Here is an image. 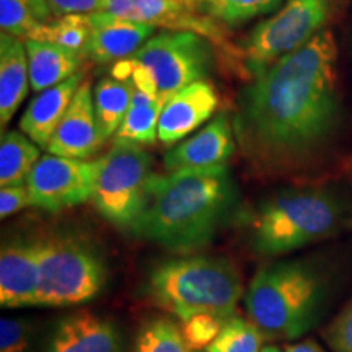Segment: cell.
<instances>
[{
	"label": "cell",
	"instance_id": "cell-1",
	"mask_svg": "<svg viewBox=\"0 0 352 352\" xmlns=\"http://www.w3.org/2000/svg\"><path fill=\"white\" fill-rule=\"evenodd\" d=\"M336 59V39L323 30L252 77L232 121L236 144L254 170L297 168L333 138L341 120Z\"/></svg>",
	"mask_w": 352,
	"mask_h": 352
},
{
	"label": "cell",
	"instance_id": "cell-2",
	"mask_svg": "<svg viewBox=\"0 0 352 352\" xmlns=\"http://www.w3.org/2000/svg\"><path fill=\"white\" fill-rule=\"evenodd\" d=\"M239 201L227 165L155 175L132 235L189 254L212 243Z\"/></svg>",
	"mask_w": 352,
	"mask_h": 352
},
{
	"label": "cell",
	"instance_id": "cell-3",
	"mask_svg": "<svg viewBox=\"0 0 352 352\" xmlns=\"http://www.w3.org/2000/svg\"><path fill=\"white\" fill-rule=\"evenodd\" d=\"M144 289L153 305L182 321L201 314L232 318L243 294L236 267L206 254L166 259L151 271Z\"/></svg>",
	"mask_w": 352,
	"mask_h": 352
},
{
	"label": "cell",
	"instance_id": "cell-4",
	"mask_svg": "<svg viewBox=\"0 0 352 352\" xmlns=\"http://www.w3.org/2000/svg\"><path fill=\"white\" fill-rule=\"evenodd\" d=\"M324 289L318 272L297 261L267 264L245 294L248 320L267 340H297L320 318Z\"/></svg>",
	"mask_w": 352,
	"mask_h": 352
},
{
	"label": "cell",
	"instance_id": "cell-5",
	"mask_svg": "<svg viewBox=\"0 0 352 352\" xmlns=\"http://www.w3.org/2000/svg\"><path fill=\"white\" fill-rule=\"evenodd\" d=\"M344 217L342 202L327 189H290L271 196L253 219L252 248L280 256L331 236Z\"/></svg>",
	"mask_w": 352,
	"mask_h": 352
},
{
	"label": "cell",
	"instance_id": "cell-6",
	"mask_svg": "<svg viewBox=\"0 0 352 352\" xmlns=\"http://www.w3.org/2000/svg\"><path fill=\"white\" fill-rule=\"evenodd\" d=\"M38 250V307H76L103 290L107 264L85 239L72 233H50L39 236Z\"/></svg>",
	"mask_w": 352,
	"mask_h": 352
},
{
	"label": "cell",
	"instance_id": "cell-7",
	"mask_svg": "<svg viewBox=\"0 0 352 352\" xmlns=\"http://www.w3.org/2000/svg\"><path fill=\"white\" fill-rule=\"evenodd\" d=\"M101 160L94 195L95 209L120 230L132 232L147 208L155 173L152 157L142 145L114 140Z\"/></svg>",
	"mask_w": 352,
	"mask_h": 352
},
{
	"label": "cell",
	"instance_id": "cell-8",
	"mask_svg": "<svg viewBox=\"0 0 352 352\" xmlns=\"http://www.w3.org/2000/svg\"><path fill=\"white\" fill-rule=\"evenodd\" d=\"M329 10V0H287L279 12L259 21L239 46L246 74L256 76L305 46L323 32Z\"/></svg>",
	"mask_w": 352,
	"mask_h": 352
},
{
	"label": "cell",
	"instance_id": "cell-9",
	"mask_svg": "<svg viewBox=\"0 0 352 352\" xmlns=\"http://www.w3.org/2000/svg\"><path fill=\"white\" fill-rule=\"evenodd\" d=\"M127 60L147 72L157 95L166 101L182 88L209 77L215 47L201 34L164 30Z\"/></svg>",
	"mask_w": 352,
	"mask_h": 352
},
{
	"label": "cell",
	"instance_id": "cell-10",
	"mask_svg": "<svg viewBox=\"0 0 352 352\" xmlns=\"http://www.w3.org/2000/svg\"><path fill=\"white\" fill-rule=\"evenodd\" d=\"M101 12L168 32L201 34L214 44L219 56L230 69H239L241 74H246L240 47L230 41L226 25L204 15L186 0H108Z\"/></svg>",
	"mask_w": 352,
	"mask_h": 352
},
{
	"label": "cell",
	"instance_id": "cell-11",
	"mask_svg": "<svg viewBox=\"0 0 352 352\" xmlns=\"http://www.w3.org/2000/svg\"><path fill=\"white\" fill-rule=\"evenodd\" d=\"M100 166L101 160L43 155L26 179L34 208L59 212L91 201Z\"/></svg>",
	"mask_w": 352,
	"mask_h": 352
},
{
	"label": "cell",
	"instance_id": "cell-12",
	"mask_svg": "<svg viewBox=\"0 0 352 352\" xmlns=\"http://www.w3.org/2000/svg\"><path fill=\"white\" fill-rule=\"evenodd\" d=\"M38 239H12L0 250V305L3 308L38 307Z\"/></svg>",
	"mask_w": 352,
	"mask_h": 352
},
{
	"label": "cell",
	"instance_id": "cell-13",
	"mask_svg": "<svg viewBox=\"0 0 352 352\" xmlns=\"http://www.w3.org/2000/svg\"><path fill=\"white\" fill-rule=\"evenodd\" d=\"M236 148L233 121L227 113H220L204 129L182 140L164 157L166 171L206 170L227 165Z\"/></svg>",
	"mask_w": 352,
	"mask_h": 352
},
{
	"label": "cell",
	"instance_id": "cell-14",
	"mask_svg": "<svg viewBox=\"0 0 352 352\" xmlns=\"http://www.w3.org/2000/svg\"><path fill=\"white\" fill-rule=\"evenodd\" d=\"M104 142L107 140L101 135L96 122L94 88L90 82L83 80L52 134L46 151L52 155L87 160L94 157Z\"/></svg>",
	"mask_w": 352,
	"mask_h": 352
},
{
	"label": "cell",
	"instance_id": "cell-15",
	"mask_svg": "<svg viewBox=\"0 0 352 352\" xmlns=\"http://www.w3.org/2000/svg\"><path fill=\"white\" fill-rule=\"evenodd\" d=\"M219 95L208 78L182 88L165 101L158 121V140L176 145L215 113Z\"/></svg>",
	"mask_w": 352,
	"mask_h": 352
},
{
	"label": "cell",
	"instance_id": "cell-16",
	"mask_svg": "<svg viewBox=\"0 0 352 352\" xmlns=\"http://www.w3.org/2000/svg\"><path fill=\"white\" fill-rule=\"evenodd\" d=\"M44 352H122V334L107 316L77 311L57 321Z\"/></svg>",
	"mask_w": 352,
	"mask_h": 352
},
{
	"label": "cell",
	"instance_id": "cell-17",
	"mask_svg": "<svg viewBox=\"0 0 352 352\" xmlns=\"http://www.w3.org/2000/svg\"><path fill=\"white\" fill-rule=\"evenodd\" d=\"M90 21L91 34L87 59L96 64H116L124 60L134 56L153 34H157L155 26L103 12L91 13Z\"/></svg>",
	"mask_w": 352,
	"mask_h": 352
},
{
	"label": "cell",
	"instance_id": "cell-18",
	"mask_svg": "<svg viewBox=\"0 0 352 352\" xmlns=\"http://www.w3.org/2000/svg\"><path fill=\"white\" fill-rule=\"evenodd\" d=\"M82 83L83 74L78 72L59 85L39 91L21 116V132L39 147L46 148Z\"/></svg>",
	"mask_w": 352,
	"mask_h": 352
},
{
	"label": "cell",
	"instance_id": "cell-19",
	"mask_svg": "<svg viewBox=\"0 0 352 352\" xmlns=\"http://www.w3.org/2000/svg\"><path fill=\"white\" fill-rule=\"evenodd\" d=\"M30 83L28 54L23 39L0 34V126L6 129L23 103Z\"/></svg>",
	"mask_w": 352,
	"mask_h": 352
},
{
	"label": "cell",
	"instance_id": "cell-20",
	"mask_svg": "<svg viewBox=\"0 0 352 352\" xmlns=\"http://www.w3.org/2000/svg\"><path fill=\"white\" fill-rule=\"evenodd\" d=\"M23 41L28 54L30 83L36 94L59 85L80 72V65L85 59L77 52L51 43L33 41V39H23Z\"/></svg>",
	"mask_w": 352,
	"mask_h": 352
},
{
	"label": "cell",
	"instance_id": "cell-21",
	"mask_svg": "<svg viewBox=\"0 0 352 352\" xmlns=\"http://www.w3.org/2000/svg\"><path fill=\"white\" fill-rule=\"evenodd\" d=\"M132 85V83H131ZM165 100L132 85L131 107L114 140L138 145H152L158 139V121Z\"/></svg>",
	"mask_w": 352,
	"mask_h": 352
},
{
	"label": "cell",
	"instance_id": "cell-22",
	"mask_svg": "<svg viewBox=\"0 0 352 352\" xmlns=\"http://www.w3.org/2000/svg\"><path fill=\"white\" fill-rule=\"evenodd\" d=\"M132 85L129 80L104 77L94 88V107L98 129L104 140L114 138L131 107Z\"/></svg>",
	"mask_w": 352,
	"mask_h": 352
},
{
	"label": "cell",
	"instance_id": "cell-23",
	"mask_svg": "<svg viewBox=\"0 0 352 352\" xmlns=\"http://www.w3.org/2000/svg\"><path fill=\"white\" fill-rule=\"evenodd\" d=\"M39 158V145L34 144L25 132H3L0 140V186L26 184V179Z\"/></svg>",
	"mask_w": 352,
	"mask_h": 352
},
{
	"label": "cell",
	"instance_id": "cell-24",
	"mask_svg": "<svg viewBox=\"0 0 352 352\" xmlns=\"http://www.w3.org/2000/svg\"><path fill=\"white\" fill-rule=\"evenodd\" d=\"M91 34L90 15L83 13H72V15H63L54 21L39 26L36 32L30 34L28 39L41 43H51L56 46L64 47L72 52L80 54L87 59L88 43Z\"/></svg>",
	"mask_w": 352,
	"mask_h": 352
},
{
	"label": "cell",
	"instance_id": "cell-25",
	"mask_svg": "<svg viewBox=\"0 0 352 352\" xmlns=\"http://www.w3.org/2000/svg\"><path fill=\"white\" fill-rule=\"evenodd\" d=\"M52 13L47 0H0V28L12 36L28 39L39 26L50 23Z\"/></svg>",
	"mask_w": 352,
	"mask_h": 352
},
{
	"label": "cell",
	"instance_id": "cell-26",
	"mask_svg": "<svg viewBox=\"0 0 352 352\" xmlns=\"http://www.w3.org/2000/svg\"><path fill=\"white\" fill-rule=\"evenodd\" d=\"M134 352H191L182 327L168 316L144 321L135 336Z\"/></svg>",
	"mask_w": 352,
	"mask_h": 352
},
{
	"label": "cell",
	"instance_id": "cell-27",
	"mask_svg": "<svg viewBox=\"0 0 352 352\" xmlns=\"http://www.w3.org/2000/svg\"><path fill=\"white\" fill-rule=\"evenodd\" d=\"M283 0H201L197 8L226 26H236L254 16L264 15Z\"/></svg>",
	"mask_w": 352,
	"mask_h": 352
},
{
	"label": "cell",
	"instance_id": "cell-28",
	"mask_svg": "<svg viewBox=\"0 0 352 352\" xmlns=\"http://www.w3.org/2000/svg\"><path fill=\"white\" fill-rule=\"evenodd\" d=\"M263 334L252 320L232 316L206 352H261Z\"/></svg>",
	"mask_w": 352,
	"mask_h": 352
},
{
	"label": "cell",
	"instance_id": "cell-29",
	"mask_svg": "<svg viewBox=\"0 0 352 352\" xmlns=\"http://www.w3.org/2000/svg\"><path fill=\"white\" fill-rule=\"evenodd\" d=\"M227 320L219 318L214 315H195L183 323V336L186 340V344L191 352L206 351L212 344L215 338L219 336L220 329Z\"/></svg>",
	"mask_w": 352,
	"mask_h": 352
},
{
	"label": "cell",
	"instance_id": "cell-30",
	"mask_svg": "<svg viewBox=\"0 0 352 352\" xmlns=\"http://www.w3.org/2000/svg\"><path fill=\"white\" fill-rule=\"evenodd\" d=\"M32 340V324L23 318L0 321V352H25Z\"/></svg>",
	"mask_w": 352,
	"mask_h": 352
},
{
	"label": "cell",
	"instance_id": "cell-31",
	"mask_svg": "<svg viewBox=\"0 0 352 352\" xmlns=\"http://www.w3.org/2000/svg\"><path fill=\"white\" fill-rule=\"evenodd\" d=\"M324 340L333 352H352V298L324 329Z\"/></svg>",
	"mask_w": 352,
	"mask_h": 352
},
{
	"label": "cell",
	"instance_id": "cell-32",
	"mask_svg": "<svg viewBox=\"0 0 352 352\" xmlns=\"http://www.w3.org/2000/svg\"><path fill=\"white\" fill-rule=\"evenodd\" d=\"M26 208H34L33 196L26 184L0 189V217L7 219Z\"/></svg>",
	"mask_w": 352,
	"mask_h": 352
},
{
	"label": "cell",
	"instance_id": "cell-33",
	"mask_svg": "<svg viewBox=\"0 0 352 352\" xmlns=\"http://www.w3.org/2000/svg\"><path fill=\"white\" fill-rule=\"evenodd\" d=\"M54 12V15H72V13H83V15H91L103 10L108 0H47Z\"/></svg>",
	"mask_w": 352,
	"mask_h": 352
},
{
	"label": "cell",
	"instance_id": "cell-34",
	"mask_svg": "<svg viewBox=\"0 0 352 352\" xmlns=\"http://www.w3.org/2000/svg\"><path fill=\"white\" fill-rule=\"evenodd\" d=\"M284 352H324V351L321 349V346L316 344L315 341L307 340L302 342H296V344L285 346Z\"/></svg>",
	"mask_w": 352,
	"mask_h": 352
},
{
	"label": "cell",
	"instance_id": "cell-35",
	"mask_svg": "<svg viewBox=\"0 0 352 352\" xmlns=\"http://www.w3.org/2000/svg\"><path fill=\"white\" fill-rule=\"evenodd\" d=\"M261 352H284V351H280L279 347H276V346H266V347H263Z\"/></svg>",
	"mask_w": 352,
	"mask_h": 352
},
{
	"label": "cell",
	"instance_id": "cell-36",
	"mask_svg": "<svg viewBox=\"0 0 352 352\" xmlns=\"http://www.w3.org/2000/svg\"><path fill=\"white\" fill-rule=\"evenodd\" d=\"M186 2H189V3H192V6H199V2H201V0H186Z\"/></svg>",
	"mask_w": 352,
	"mask_h": 352
},
{
	"label": "cell",
	"instance_id": "cell-37",
	"mask_svg": "<svg viewBox=\"0 0 352 352\" xmlns=\"http://www.w3.org/2000/svg\"><path fill=\"white\" fill-rule=\"evenodd\" d=\"M201 352H206V351H201Z\"/></svg>",
	"mask_w": 352,
	"mask_h": 352
}]
</instances>
